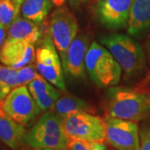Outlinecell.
Instances as JSON below:
<instances>
[{
  "label": "cell",
  "mask_w": 150,
  "mask_h": 150,
  "mask_svg": "<svg viewBox=\"0 0 150 150\" xmlns=\"http://www.w3.org/2000/svg\"><path fill=\"white\" fill-rule=\"evenodd\" d=\"M109 116L129 121H139L150 113V97L138 92L111 88L107 93Z\"/></svg>",
  "instance_id": "6da1fadb"
},
{
  "label": "cell",
  "mask_w": 150,
  "mask_h": 150,
  "mask_svg": "<svg viewBox=\"0 0 150 150\" xmlns=\"http://www.w3.org/2000/svg\"><path fill=\"white\" fill-rule=\"evenodd\" d=\"M25 143L37 150L68 149L62 118L54 112L44 113L26 134Z\"/></svg>",
  "instance_id": "7a4b0ae2"
},
{
  "label": "cell",
  "mask_w": 150,
  "mask_h": 150,
  "mask_svg": "<svg viewBox=\"0 0 150 150\" xmlns=\"http://www.w3.org/2000/svg\"><path fill=\"white\" fill-rule=\"evenodd\" d=\"M99 42L111 53L127 76L137 74L145 64L144 54L139 43L121 33L99 36Z\"/></svg>",
  "instance_id": "3957f363"
},
{
  "label": "cell",
  "mask_w": 150,
  "mask_h": 150,
  "mask_svg": "<svg viewBox=\"0 0 150 150\" xmlns=\"http://www.w3.org/2000/svg\"><path fill=\"white\" fill-rule=\"evenodd\" d=\"M85 67L93 82L102 88L118 84L123 70L111 53L97 42H93L87 52Z\"/></svg>",
  "instance_id": "277c9868"
},
{
  "label": "cell",
  "mask_w": 150,
  "mask_h": 150,
  "mask_svg": "<svg viewBox=\"0 0 150 150\" xmlns=\"http://www.w3.org/2000/svg\"><path fill=\"white\" fill-rule=\"evenodd\" d=\"M69 139L103 143L106 140L104 119L88 112H79L62 119Z\"/></svg>",
  "instance_id": "5b68a950"
},
{
  "label": "cell",
  "mask_w": 150,
  "mask_h": 150,
  "mask_svg": "<svg viewBox=\"0 0 150 150\" xmlns=\"http://www.w3.org/2000/svg\"><path fill=\"white\" fill-rule=\"evenodd\" d=\"M48 29L50 38L61 56L64 70L68 48L79 33L77 18L68 8L64 6L58 8L51 15Z\"/></svg>",
  "instance_id": "8992f818"
},
{
  "label": "cell",
  "mask_w": 150,
  "mask_h": 150,
  "mask_svg": "<svg viewBox=\"0 0 150 150\" xmlns=\"http://www.w3.org/2000/svg\"><path fill=\"white\" fill-rule=\"evenodd\" d=\"M35 59L38 74L59 90L66 91L63 65L51 38H46L37 48Z\"/></svg>",
  "instance_id": "52a82bcc"
},
{
  "label": "cell",
  "mask_w": 150,
  "mask_h": 150,
  "mask_svg": "<svg viewBox=\"0 0 150 150\" xmlns=\"http://www.w3.org/2000/svg\"><path fill=\"white\" fill-rule=\"evenodd\" d=\"M2 108L9 118L23 126L41 111L26 86L13 89L2 102Z\"/></svg>",
  "instance_id": "ba28073f"
},
{
  "label": "cell",
  "mask_w": 150,
  "mask_h": 150,
  "mask_svg": "<svg viewBox=\"0 0 150 150\" xmlns=\"http://www.w3.org/2000/svg\"><path fill=\"white\" fill-rule=\"evenodd\" d=\"M106 141L117 150H139V132L134 121L113 118H104Z\"/></svg>",
  "instance_id": "9c48e42d"
},
{
  "label": "cell",
  "mask_w": 150,
  "mask_h": 150,
  "mask_svg": "<svg viewBox=\"0 0 150 150\" xmlns=\"http://www.w3.org/2000/svg\"><path fill=\"white\" fill-rule=\"evenodd\" d=\"M134 0H99L95 8L98 22L108 28H120L128 25Z\"/></svg>",
  "instance_id": "30bf717a"
},
{
  "label": "cell",
  "mask_w": 150,
  "mask_h": 150,
  "mask_svg": "<svg viewBox=\"0 0 150 150\" xmlns=\"http://www.w3.org/2000/svg\"><path fill=\"white\" fill-rule=\"evenodd\" d=\"M35 50L33 45L24 41L6 38L0 48V62L14 69H19L33 62Z\"/></svg>",
  "instance_id": "8fae6325"
},
{
  "label": "cell",
  "mask_w": 150,
  "mask_h": 150,
  "mask_svg": "<svg viewBox=\"0 0 150 150\" xmlns=\"http://www.w3.org/2000/svg\"><path fill=\"white\" fill-rule=\"evenodd\" d=\"M89 46V37L84 34H79L74 39L68 48L66 54V65L64 73L74 78L85 77V58Z\"/></svg>",
  "instance_id": "7c38bea8"
},
{
  "label": "cell",
  "mask_w": 150,
  "mask_h": 150,
  "mask_svg": "<svg viewBox=\"0 0 150 150\" xmlns=\"http://www.w3.org/2000/svg\"><path fill=\"white\" fill-rule=\"evenodd\" d=\"M28 88L41 111L53 109L60 96L59 90L56 89L41 75L28 83Z\"/></svg>",
  "instance_id": "4fadbf2b"
},
{
  "label": "cell",
  "mask_w": 150,
  "mask_h": 150,
  "mask_svg": "<svg viewBox=\"0 0 150 150\" xmlns=\"http://www.w3.org/2000/svg\"><path fill=\"white\" fill-rule=\"evenodd\" d=\"M26 131L23 124L9 118L0 106V140L12 149H18L25 143Z\"/></svg>",
  "instance_id": "5bb4252c"
},
{
  "label": "cell",
  "mask_w": 150,
  "mask_h": 150,
  "mask_svg": "<svg viewBox=\"0 0 150 150\" xmlns=\"http://www.w3.org/2000/svg\"><path fill=\"white\" fill-rule=\"evenodd\" d=\"M128 33L138 36L150 28V0H134L129 19Z\"/></svg>",
  "instance_id": "9a60e30c"
},
{
  "label": "cell",
  "mask_w": 150,
  "mask_h": 150,
  "mask_svg": "<svg viewBox=\"0 0 150 150\" xmlns=\"http://www.w3.org/2000/svg\"><path fill=\"white\" fill-rule=\"evenodd\" d=\"M8 39L24 41L28 43H37L41 37V32L36 23L18 16L7 29Z\"/></svg>",
  "instance_id": "2e32d148"
},
{
  "label": "cell",
  "mask_w": 150,
  "mask_h": 150,
  "mask_svg": "<svg viewBox=\"0 0 150 150\" xmlns=\"http://www.w3.org/2000/svg\"><path fill=\"white\" fill-rule=\"evenodd\" d=\"M49 0H25L20 7L23 18L39 24L46 18L52 8Z\"/></svg>",
  "instance_id": "e0dca14e"
},
{
  "label": "cell",
  "mask_w": 150,
  "mask_h": 150,
  "mask_svg": "<svg viewBox=\"0 0 150 150\" xmlns=\"http://www.w3.org/2000/svg\"><path fill=\"white\" fill-rule=\"evenodd\" d=\"M89 109L90 106L84 100L76 96L66 95L59 97L54 104L53 112L63 119L77 112H87Z\"/></svg>",
  "instance_id": "ac0fdd59"
},
{
  "label": "cell",
  "mask_w": 150,
  "mask_h": 150,
  "mask_svg": "<svg viewBox=\"0 0 150 150\" xmlns=\"http://www.w3.org/2000/svg\"><path fill=\"white\" fill-rule=\"evenodd\" d=\"M18 70L0 65V103L18 87Z\"/></svg>",
  "instance_id": "d6986e66"
},
{
  "label": "cell",
  "mask_w": 150,
  "mask_h": 150,
  "mask_svg": "<svg viewBox=\"0 0 150 150\" xmlns=\"http://www.w3.org/2000/svg\"><path fill=\"white\" fill-rule=\"evenodd\" d=\"M20 7L12 0H4L0 2V23L8 29L12 23L19 16Z\"/></svg>",
  "instance_id": "ffe728a7"
},
{
  "label": "cell",
  "mask_w": 150,
  "mask_h": 150,
  "mask_svg": "<svg viewBox=\"0 0 150 150\" xmlns=\"http://www.w3.org/2000/svg\"><path fill=\"white\" fill-rule=\"evenodd\" d=\"M18 70V87L28 85L39 76L36 65L29 64Z\"/></svg>",
  "instance_id": "44dd1931"
},
{
  "label": "cell",
  "mask_w": 150,
  "mask_h": 150,
  "mask_svg": "<svg viewBox=\"0 0 150 150\" xmlns=\"http://www.w3.org/2000/svg\"><path fill=\"white\" fill-rule=\"evenodd\" d=\"M68 149L69 150H106V146L100 142L69 139Z\"/></svg>",
  "instance_id": "7402d4cb"
},
{
  "label": "cell",
  "mask_w": 150,
  "mask_h": 150,
  "mask_svg": "<svg viewBox=\"0 0 150 150\" xmlns=\"http://www.w3.org/2000/svg\"><path fill=\"white\" fill-rule=\"evenodd\" d=\"M139 150H150V127H145L140 130Z\"/></svg>",
  "instance_id": "603a6c76"
},
{
  "label": "cell",
  "mask_w": 150,
  "mask_h": 150,
  "mask_svg": "<svg viewBox=\"0 0 150 150\" xmlns=\"http://www.w3.org/2000/svg\"><path fill=\"white\" fill-rule=\"evenodd\" d=\"M6 28L0 23V48H2L4 43L6 40Z\"/></svg>",
  "instance_id": "cb8c5ba5"
},
{
  "label": "cell",
  "mask_w": 150,
  "mask_h": 150,
  "mask_svg": "<svg viewBox=\"0 0 150 150\" xmlns=\"http://www.w3.org/2000/svg\"><path fill=\"white\" fill-rule=\"evenodd\" d=\"M49 1H50V2L52 3V4L55 6V7L60 8V7H63V6H64L66 0H49Z\"/></svg>",
  "instance_id": "d4e9b609"
},
{
  "label": "cell",
  "mask_w": 150,
  "mask_h": 150,
  "mask_svg": "<svg viewBox=\"0 0 150 150\" xmlns=\"http://www.w3.org/2000/svg\"><path fill=\"white\" fill-rule=\"evenodd\" d=\"M73 4H80L83 3H85L88 0H70Z\"/></svg>",
  "instance_id": "484cf974"
},
{
  "label": "cell",
  "mask_w": 150,
  "mask_h": 150,
  "mask_svg": "<svg viewBox=\"0 0 150 150\" xmlns=\"http://www.w3.org/2000/svg\"><path fill=\"white\" fill-rule=\"evenodd\" d=\"M15 4H17L18 6H19V7H21L22 4L25 1V0H12Z\"/></svg>",
  "instance_id": "4316f807"
},
{
  "label": "cell",
  "mask_w": 150,
  "mask_h": 150,
  "mask_svg": "<svg viewBox=\"0 0 150 150\" xmlns=\"http://www.w3.org/2000/svg\"><path fill=\"white\" fill-rule=\"evenodd\" d=\"M40 150H63V149H40ZM64 150H69V149H64Z\"/></svg>",
  "instance_id": "83f0119b"
},
{
  "label": "cell",
  "mask_w": 150,
  "mask_h": 150,
  "mask_svg": "<svg viewBox=\"0 0 150 150\" xmlns=\"http://www.w3.org/2000/svg\"><path fill=\"white\" fill-rule=\"evenodd\" d=\"M1 104H2V103H0V106H1Z\"/></svg>",
  "instance_id": "f1b7e54d"
},
{
  "label": "cell",
  "mask_w": 150,
  "mask_h": 150,
  "mask_svg": "<svg viewBox=\"0 0 150 150\" xmlns=\"http://www.w3.org/2000/svg\"><path fill=\"white\" fill-rule=\"evenodd\" d=\"M1 1H4V0H0V2H1Z\"/></svg>",
  "instance_id": "f546056e"
},
{
  "label": "cell",
  "mask_w": 150,
  "mask_h": 150,
  "mask_svg": "<svg viewBox=\"0 0 150 150\" xmlns=\"http://www.w3.org/2000/svg\"><path fill=\"white\" fill-rule=\"evenodd\" d=\"M0 150H1V149H0Z\"/></svg>",
  "instance_id": "4dcf8cb0"
}]
</instances>
